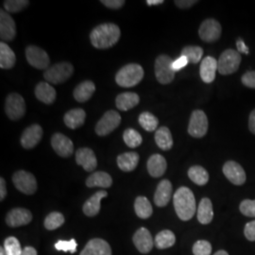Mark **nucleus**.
Segmentation results:
<instances>
[{
	"instance_id": "nucleus-1",
	"label": "nucleus",
	"mask_w": 255,
	"mask_h": 255,
	"mask_svg": "<svg viewBox=\"0 0 255 255\" xmlns=\"http://www.w3.org/2000/svg\"><path fill=\"white\" fill-rule=\"evenodd\" d=\"M121 31L118 25L105 23L95 27L90 33L91 44L98 49H107L119 42Z\"/></svg>"
},
{
	"instance_id": "nucleus-2",
	"label": "nucleus",
	"mask_w": 255,
	"mask_h": 255,
	"mask_svg": "<svg viewBox=\"0 0 255 255\" xmlns=\"http://www.w3.org/2000/svg\"><path fill=\"white\" fill-rule=\"evenodd\" d=\"M174 208L179 219L187 221L194 217L196 213V200L195 196L188 187H180L173 197Z\"/></svg>"
},
{
	"instance_id": "nucleus-3",
	"label": "nucleus",
	"mask_w": 255,
	"mask_h": 255,
	"mask_svg": "<svg viewBox=\"0 0 255 255\" xmlns=\"http://www.w3.org/2000/svg\"><path fill=\"white\" fill-rule=\"evenodd\" d=\"M144 78V69L138 64L123 66L116 75V82L121 87L130 88L137 85Z\"/></svg>"
},
{
	"instance_id": "nucleus-4",
	"label": "nucleus",
	"mask_w": 255,
	"mask_h": 255,
	"mask_svg": "<svg viewBox=\"0 0 255 255\" xmlns=\"http://www.w3.org/2000/svg\"><path fill=\"white\" fill-rule=\"evenodd\" d=\"M73 73V65L68 62H62L46 69L44 78L48 83L61 84L69 80Z\"/></svg>"
},
{
	"instance_id": "nucleus-5",
	"label": "nucleus",
	"mask_w": 255,
	"mask_h": 255,
	"mask_svg": "<svg viewBox=\"0 0 255 255\" xmlns=\"http://www.w3.org/2000/svg\"><path fill=\"white\" fill-rule=\"evenodd\" d=\"M173 61L168 55H160L155 60V77L161 84H168L173 82L175 71L172 68Z\"/></svg>"
},
{
	"instance_id": "nucleus-6",
	"label": "nucleus",
	"mask_w": 255,
	"mask_h": 255,
	"mask_svg": "<svg viewBox=\"0 0 255 255\" xmlns=\"http://www.w3.org/2000/svg\"><path fill=\"white\" fill-rule=\"evenodd\" d=\"M241 63V55L235 49H227L219 57V72L221 75H231L237 72Z\"/></svg>"
},
{
	"instance_id": "nucleus-7",
	"label": "nucleus",
	"mask_w": 255,
	"mask_h": 255,
	"mask_svg": "<svg viewBox=\"0 0 255 255\" xmlns=\"http://www.w3.org/2000/svg\"><path fill=\"white\" fill-rule=\"evenodd\" d=\"M5 112L10 120H18L26 114V102L23 97L16 93H11L6 99Z\"/></svg>"
},
{
	"instance_id": "nucleus-8",
	"label": "nucleus",
	"mask_w": 255,
	"mask_h": 255,
	"mask_svg": "<svg viewBox=\"0 0 255 255\" xmlns=\"http://www.w3.org/2000/svg\"><path fill=\"white\" fill-rule=\"evenodd\" d=\"M121 123V117L117 111L110 110L104 114L96 126V132L100 136H106L113 132Z\"/></svg>"
},
{
	"instance_id": "nucleus-9",
	"label": "nucleus",
	"mask_w": 255,
	"mask_h": 255,
	"mask_svg": "<svg viewBox=\"0 0 255 255\" xmlns=\"http://www.w3.org/2000/svg\"><path fill=\"white\" fill-rule=\"evenodd\" d=\"M208 127V119L205 113L201 110L194 111L188 125V133L192 137L201 138L207 133Z\"/></svg>"
},
{
	"instance_id": "nucleus-10",
	"label": "nucleus",
	"mask_w": 255,
	"mask_h": 255,
	"mask_svg": "<svg viewBox=\"0 0 255 255\" xmlns=\"http://www.w3.org/2000/svg\"><path fill=\"white\" fill-rule=\"evenodd\" d=\"M12 182L16 189L23 194L32 195L37 190V182L33 174L25 170H19L13 174Z\"/></svg>"
},
{
	"instance_id": "nucleus-11",
	"label": "nucleus",
	"mask_w": 255,
	"mask_h": 255,
	"mask_svg": "<svg viewBox=\"0 0 255 255\" xmlns=\"http://www.w3.org/2000/svg\"><path fill=\"white\" fill-rule=\"evenodd\" d=\"M221 25L216 19L209 18L201 23L199 29V35L201 40L207 43H213L218 41L221 36Z\"/></svg>"
},
{
	"instance_id": "nucleus-12",
	"label": "nucleus",
	"mask_w": 255,
	"mask_h": 255,
	"mask_svg": "<svg viewBox=\"0 0 255 255\" xmlns=\"http://www.w3.org/2000/svg\"><path fill=\"white\" fill-rule=\"evenodd\" d=\"M26 57L28 64L40 70H45L49 65V56L46 51L36 46H28L26 48Z\"/></svg>"
},
{
	"instance_id": "nucleus-13",
	"label": "nucleus",
	"mask_w": 255,
	"mask_h": 255,
	"mask_svg": "<svg viewBox=\"0 0 255 255\" xmlns=\"http://www.w3.org/2000/svg\"><path fill=\"white\" fill-rule=\"evenodd\" d=\"M16 36L15 22L9 12L0 11V38L3 42L12 41Z\"/></svg>"
},
{
	"instance_id": "nucleus-14",
	"label": "nucleus",
	"mask_w": 255,
	"mask_h": 255,
	"mask_svg": "<svg viewBox=\"0 0 255 255\" xmlns=\"http://www.w3.org/2000/svg\"><path fill=\"white\" fill-rule=\"evenodd\" d=\"M51 146L55 152L61 157L67 158L71 156L74 151V145L72 140H70L63 133L56 132L51 137Z\"/></svg>"
},
{
	"instance_id": "nucleus-15",
	"label": "nucleus",
	"mask_w": 255,
	"mask_h": 255,
	"mask_svg": "<svg viewBox=\"0 0 255 255\" xmlns=\"http://www.w3.org/2000/svg\"><path fill=\"white\" fill-rule=\"evenodd\" d=\"M223 173L230 182L235 185H242L246 182L244 168L235 161H228L223 165Z\"/></svg>"
},
{
	"instance_id": "nucleus-16",
	"label": "nucleus",
	"mask_w": 255,
	"mask_h": 255,
	"mask_svg": "<svg viewBox=\"0 0 255 255\" xmlns=\"http://www.w3.org/2000/svg\"><path fill=\"white\" fill-rule=\"evenodd\" d=\"M32 220V214L25 208L10 210L6 216V223L11 228L27 225Z\"/></svg>"
},
{
	"instance_id": "nucleus-17",
	"label": "nucleus",
	"mask_w": 255,
	"mask_h": 255,
	"mask_svg": "<svg viewBox=\"0 0 255 255\" xmlns=\"http://www.w3.org/2000/svg\"><path fill=\"white\" fill-rule=\"evenodd\" d=\"M132 241L137 250L143 255L148 254L154 246V240L151 234L146 228L138 229L132 237Z\"/></svg>"
},
{
	"instance_id": "nucleus-18",
	"label": "nucleus",
	"mask_w": 255,
	"mask_h": 255,
	"mask_svg": "<svg viewBox=\"0 0 255 255\" xmlns=\"http://www.w3.org/2000/svg\"><path fill=\"white\" fill-rule=\"evenodd\" d=\"M42 137L43 128L38 124H33L24 130L21 136V145L26 149L33 148L41 141Z\"/></svg>"
},
{
	"instance_id": "nucleus-19",
	"label": "nucleus",
	"mask_w": 255,
	"mask_h": 255,
	"mask_svg": "<svg viewBox=\"0 0 255 255\" xmlns=\"http://www.w3.org/2000/svg\"><path fill=\"white\" fill-rule=\"evenodd\" d=\"M76 162L87 172L95 170L98 165L96 154L89 147H82L76 151Z\"/></svg>"
},
{
	"instance_id": "nucleus-20",
	"label": "nucleus",
	"mask_w": 255,
	"mask_h": 255,
	"mask_svg": "<svg viewBox=\"0 0 255 255\" xmlns=\"http://www.w3.org/2000/svg\"><path fill=\"white\" fill-rule=\"evenodd\" d=\"M80 255H112L109 243L101 238L91 239Z\"/></svg>"
},
{
	"instance_id": "nucleus-21",
	"label": "nucleus",
	"mask_w": 255,
	"mask_h": 255,
	"mask_svg": "<svg viewBox=\"0 0 255 255\" xmlns=\"http://www.w3.org/2000/svg\"><path fill=\"white\" fill-rule=\"evenodd\" d=\"M217 70H219V64L214 57L207 56L201 61L200 75L201 80L205 83H211L215 81Z\"/></svg>"
},
{
	"instance_id": "nucleus-22",
	"label": "nucleus",
	"mask_w": 255,
	"mask_h": 255,
	"mask_svg": "<svg viewBox=\"0 0 255 255\" xmlns=\"http://www.w3.org/2000/svg\"><path fill=\"white\" fill-rule=\"evenodd\" d=\"M108 193L105 190L96 192L92 197H90L83 204V213L87 217H96L101 211V202L103 198H106Z\"/></svg>"
},
{
	"instance_id": "nucleus-23",
	"label": "nucleus",
	"mask_w": 255,
	"mask_h": 255,
	"mask_svg": "<svg viewBox=\"0 0 255 255\" xmlns=\"http://www.w3.org/2000/svg\"><path fill=\"white\" fill-rule=\"evenodd\" d=\"M172 195V184L168 180H163L158 184L154 194L155 204L158 207H164L168 204Z\"/></svg>"
},
{
	"instance_id": "nucleus-24",
	"label": "nucleus",
	"mask_w": 255,
	"mask_h": 255,
	"mask_svg": "<svg viewBox=\"0 0 255 255\" xmlns=\"http://www.w3.org/2000/svg\"><path fill=\"white\" fill-rule=\"evenodd\" d=\"M146 167L151 177L160 178L165 173L167 167L166 160L161 154L151 155L147 160Z\"/></svg>"
},
{
	"instance_id": "nucleus-25",
	"label": "nucleus",
	"mask_w": 255,
	"mask_h": 255,
	"mask_svg": "<svg viewBox=\"0 0 255 255\" xmlns=\"http://www.w3.org/2000/svg\"><path fill=\"white\" fill-rule=\"evenodd\" d=\"M35 96L38 101L45 104H52L56 100V91L48 82H39L35 87Z\"/></svg>"
},
{
	"instance_id": "nucleus-26",
	"label": "nucleus",
	"mask_w": 255,
	"mask_h": 255,
	"mask_svg": "<svg viewBox=\"0 0 255 255\" xmlns=\"http://www.w3.org/2000/svg\"><path fill=\"white\" fill-rule=\"evenodd\" d=\"M85 119L86 113L84 110L81 108L70 110L64 115V124L71 129H76L78 128L82 127L84 124Z\"/></svg>"
},
{
	"instance_id": "nucleus-27",
	"label": "nucleus",
	"mask_w": 255,
	"mask_h": 255,
	"mask_svg": "<svg viewBox=\"0 0 255 255\" xmlns=\"http://www.w3.org/2000/svg\"><path fill=\"white\" fill-rule=\"evenodd\" d=\"M140 102V98L136 93L126 92L119 95L116 99V105L120 111H128L134 108Z\"/></svg>"
},
{
	"instance_id": "nucleus-28",
	"label": "nucleus",
	"mask_w": 255,
	"mask_h": 255,
	"mask_svg": "<svg viewBox=\"0 0 255 255\" xmlns=\"http://www.w3.org/2000/svg\"><path fill=\"white\" fill-rule=\"evenodd\" d=\"M95 91H96L95 83L91 81H85L77 85V87L74 90V98L78 102L83 103L91 99Z\"/></svg>"
},
{
	"instance_id": "nucleus-29",
	"label": "nucleus",
	"mask_w": 255,
	"mask_h": 255,
	"mask_svg": "<svg viewBox=\"0 0 255 255\" xmlns=\"http://www.w3.org/2000/svg\"><path fill=\"white\" fill-rule=\"evenodd\" d=\"M118 165L122 171L130 172L136 168L139 163V155L137 152H125L118 157Z\"/></svg>"
},
{
	"instance_id": "nucleus-30",
	"label": "nucleus",
	"mask_w": 255,
	"mask_h": 255,
	"mask_svg": "<svg viewBox=\"0 0 255 255\" xmlns=\"http://www.w3.org/2000/svg\"><path fill=\"white\" fill-rule=\"evenodd\" d=\"M113 184V179L109 174L104 171H98L91 174L87 180L86 185L88 187H101V188H109Z\"/></svg>"
},
{
	"instance_id": "nucleus-31",
	"label": "nucleus",
	"mask_w": 255,
	"mask_h": 255,
	"mask_svg": "<svg viewBox=\"0 0 255 255\" xmlns=\"http://www.w3.org/2000/svg\"><path fill=\"white\" fill-rule=\"evenodd\" d=\"M214 219V209L212 201L208 198H203L198 207V220L203 225H207Z\"/></svg>"
},
{
	"instance_id": "nucleus-32",
	"label": "nucleus",
	"mask_w": 255,
	"mask_h": 255,
	"mask_svg": "<svg viewBox=\"0 0 255 255\" xmlns=\"http://www.w3.org/2000/svg\"><path fill=\"white\" fill-rule=\"evenodd\" d=\"M155 142L163 150H169L173 146L172 134L167 127L159 128L155 132Z\"/></svg>"
},
{
	"instance_id": "nucleus-33",
	"label": "nucleus",
	"mask_w": 255,
	"mask_h": 255,
	"mask_svg": "<svg viewBox=\"0 0 255 255\" xmlns=\"http://www.w3.org/2000/svg\"><path fill=\"white\" fill-rule=\"evenodd\" d=\"M16 63V56L5 42L0 43V67L10 69Z\"/></svg>"
},
{
	"instance_id": "nucleus-34",
	"label": "nucleus",
	"mask_w": 255,
	"mask_h": 255,
	"mask_svg": "<svg viewBox=\"0 0 255 255\" xmlns=\"http://www.w3.org/2000/svg\"><path fill=\"white\" fill-rule=\"evenodd\" d=\"M176 243V237L173 232L169 230H164L157 234L155 237L154 245L159 250H164L173 246Z\"/></svg>"
},
{
	"instance_id": "nucleus-35",
	"label": "nucleus",
	"mask_w": 255,
	"mask_h": 255,
	"mask_svg": "<svg viewBox=\"0 0 255 255\" xmlns=\"http://www.w3.org/2000/svg\"><path fill=\"white\" fill-rule=\"evenodd\" d=\"M188 177L192 182L201 186L205 185L209 182V174L207 170L201 165L191 166L188 170Z\"/></svg>"
},
{
	"instance_id": "nucleus-36",
	"label": "nucleus",
	"mask_w": 255,
	"mask_h": 255,
	"mask_svg": "<svg viewBox=\"0 0 255 255\" xmlns=\"http://www.w3.org/2000/svg\"><path fill=\"white\" fill-rule=\"evenodd\" d=\"M134 210L137 217L142 219L150 218L153 213L152 206L146 197H137L134 201Z\"/></svg>"
},
{
	"instance_id": "nucleus-37",
	"label": "nucleus",
	"mask_w": 255,
	"mask_h": 255,
	"mask_svg": "<svg viewBox=\"0 0 255 255\" xmlns=\"http://www.w3.org/2000/svg\"><path fill=\"white\" fill-rule=\"evenodd\" d=\"M202 55H203V49L201 46H184L181 53V56H184L188 60V63H191V64L200 63Z\"/></svg>"
},
{
	"instance_id": "nucleus-38",
	"label": "nucleus",
	"mask_w": 255,
	"mask_h": 255,
	"mask_svg": "<svg viewBox=\"0 0 255 255\" xmlns=\"http://www.w3.org/2000/svg\"><path fill=\"white\" fill-rule=\"evenodd\" d=\"M138 121L141 127L146 129V131H154L159 124L158 119L149 112H143L139 116Z\"/></svg>"
},
{
	"instance_id": "nucleus-39",
	"label": "nucleus",
	"mask_w": 255,
	"mask_h": 255,
	"mask_svg": "<svg viewBox=\"0 0 255 255\" xmlns=\"http://www.w3.org/2000/svg\"><path fill=\"white\" fill-rule=\"evenodd\" d=\"M123 139L125 144L128 147H132V148L138 147L143 142L142 135L133 128H127L123 132Z\"/></svg>"
},
{
	"instance_id": "nucleus-40",
	"label": "nucleus",
	"mask_w": 255,
	"mask_h": 255,
	"mask_svg": "<svg viewBox=\"0 0 255 255\" xmlns=\"http://www.w3.org/2000/svg\"><path fill=\"white\" fill-rule=\"evenodd\" d=\"M64 223V215L59 213V212H52L46 217L45 222H44V225H45L46 230L53 231V230H56V229L60 228L61 226H63Z\"/></svg>"
},
{
	"instance_id": "nucleus-41",
	"label": "nucleus",
	"mask_w": 255,
	"mask_h": 255,
	"mask_svg": "<svg viewBox=\"0 0 255 255\" xmlns=\"http://www.w3.org/2000/svg\"><path fill=\"white\" fill-rule=\"evenodd\" d=\"M28 4L27 0H7L4 2V8L9 13H16L26 9Z\"/></svg>"
},
{
	"instance_id": "nucleus-42",
	"label": "nucleus",
	"mask_w": 255,
	"mask_h": 255,
	"mask_svg": "<svg viewBox=\"0 0 255 255\" xmlns=\"http://www.w3.org/2000/svg\"><path fill=\"white\" fill-rule=\"evenodd\" d=\"M4 249L8 255H21L23 250L16 237H9L4 242Z\"/></svg>"
},
{
	"instance_id": "nucleus-43",
	"label": "nucleus",
	"mask_w": 255,
	"mask_h": 255,
	"mask_svg": "<svg viewBox=\"0 0 255 255\" xmlns=\"http://www.w3.org/2000/svg\"><path fill=\"white\" fill-rule=\"evenodd\" d=\"M77 241L75 239H70V240H60L55 244V249L60 252H64V253H71L75 254L77 252Z\"/></svg>"
},
{
	"instance_id": "nucleus-44",
	"label": "nucleus",
	"mask_w": 255,
	"mask_h": 255,
	"mask_svg": "<svg viewBox=\"0 0 255 255\" xmlns=\"http://www.w3.org/2000/svg\"><path fill=\"white\" fill-rule=\"evenodd\" d=\"M194 255H210L212 254V245L206 240H199L193 246Z\"/></svg>"
},
{
	"instance_id": "nucleus-45",
	"label": "nucleus",
	"mask_w": 255,
	"mask_h": 255,
	"mask_svg": "<svg viewBox=\"0 0 255 255\" xmlns=\"http://www.w3.org/2000/svg\"><path fill=\"white\" fill-rule=\"evenodd\" d=\"M240 212L249 218H255V200H244L239 206Z\"/></svg>"
},
{
	"instance_id": "nucleus-46",
	"label": "nucleus",
	"mask_w": 255,
	"mask_h": 255,
	"mask_svg": "<svg viewBox=\"0 0 255 255\" xmlns=\"http://www.w3.org/2000/svg\"><path fill=\"white\" fill-rule=\"evenodd\" d=\"M242 83L249 88L255 89V71H249L241 78Z\"/></svg>"
},
{
	"instance_id": "nucleus-47",
	"label": "nucleus",
	"mask_w": 255,
	"mask_h": 255,
	"mask_svg": "<svg viewBox=\"0 0 255 255\" xmlns=\"http://www.w3.org/2000/svg\"><path fill=\"white\" fill-rule=\"evenodd\" d=\"M244 235L248 240L255 241V220L247 223L244 229Z\"/></svg>"
},
{
	"instance_id": "nucleus-48",
	"label": "nucleus",
	"mask_w": 255,
	"mask_h": 255,
	"mask_svg": "<svg viewBox=\"0 0 255 255\" xmlns=\"http://www.w3.org/2000/svg\"><path fill=\"white\" fill-rule=\"evenodd\" d=\"M101 2L104 6L112 9H120L125 4L124 0H102Z\"/></svg>"
},
{
	"instance_id": "nucleus-49",
	"label": "nucleus",
	"mask_w": 255,
	"mask_h": 255,
	"mask_svg": "<svg viewBox=\"0 0 255 255\" xmlns=\"http://www.w3.org/2000/svg\"><path fill=\"white\" fill-rule=\"evenodd\" d=\"M188 64H189L188 60L184 56H181V57H179L178 59H176L175 61H173L172 68H173L175 72H178V71H180L181 69H182L183 67H185Z\"/></svg>"
},
{
	"instance_id": "nucleus-50",
	"label": "nucleus",
	"mask_w": 255,
	"mask_h": 255,
	"mask_svg": "<svg viewBox=\"0 0 255 255\" xmlns=\"http://www.w3.org/2000/svg\"><path fill=\"white\" fill-rule=\"evenodd\" d=\"M174 3L176 4L177 7L181 8V9H188V8H191L192 6H194L195 4H197L198 1H196V0H176Z\"/></svg>"
},
{
	"instance_id": "nucleus-51",
	"label": "nucleus",
	"mask_w": 255,
	"mask_h": 255,
	"mask_svg": "<svg viewBox=\"0 0 255 255\" xmlns=\"http://www.w3.org/2000/svg\"><path fill=\"white\" fill-rule=\"evenodd\" d=\"M237 51L239 53H244V54H249L250 53V50H249V47L246 46L245 42L243 41L242 38H238L237 41Z\"/></svg>"
},
{
	"instance_id": "nucleus-52",
	"label": "nucleus",
	"mask_w": 255,
	"mask_h": 255,
	"mask_svg": "<svg viewBox=\"0 0 255 255\" xmlns=\"http://www.w3.org/2000/svg\"><path fill=\"white\" fill-rule=\"evenodd\" d=\"M7 196V188H6V182L3 178L0 179V201H4Z\"/></svg>"
},
{
	"instance_id": "nucleus-53",
	"label": "nucleus",
	"mask_w": 255,
	"mask_h": 255,
	"mask_svg": "<svg viewBox=\"0 0 255 255\" xmlns=\"http://www.w3.org/2000/svg\"><path fill=\"white\" fill-rule=\"evenodd\" d=\"M249 128L250 130L255 134V109L251 113L249 119Z\"/></svg>"
},
{
	"instance_id": "nucleus-54",
	"label": "nucleus",
	"mask_w": 255,
	"mask_h": 255,
	"mask_svg": "<svg viewBox=\"0 0 255 255\" xmlns=\"http://www.w3.org/2000/svg\"><path fill=\"white\" fill-rule=\"evenodd\" d=\"M21 255H37V251L33 247H26L23 249V253Z\"/></svg>"
},
{
	"instance_id": "nucleus-55",
	"label": "nucleus",
	"mask_w": 255,
	"mask_h": 255,
	"mask_svg": "<svg viewBox=\"0 0 255 255\" xmlns=\"http://www.w3.org/2000/svg\"><path fill=\"white\" fill-rule=\"evenodd\" d=\"M164 3V0H147L146 1V4L148 6H154V5H160V4H163Z\"/></svg>"
},
{
	"instance_id": "nucleus-56",
	"label": "nucleus",
	"mask_w": 255,
	"mask_h": 255,
	"mask_svg": "<svg viewBox=\"0 0 255 255\" xmlns=\"http://www.w3.org/2000/svg\"><path fill=\"white\" fill-rule=\"evenodd\" d=\"M214 255H229L228 253L226 252V251H223V250H221V251H219V252H217L216 254Z\"/></svg>"
},
{
	"instance_id": "nucleus-57",
	"label": "nucleus",
	"mask_w": 255,
	"mask_h": 255,
	"mask_svg": "<svg viewBox=\"0 0 255 255\" xmlns=\"http://www.w3.org/2000/svg\"><path fill=\"white\" fill-rule=\"evenodd\" d=\"M0 255H8L7 253H6V251H5V249H4V247L0 248Z\"/></svg>"
}]
</instances>
